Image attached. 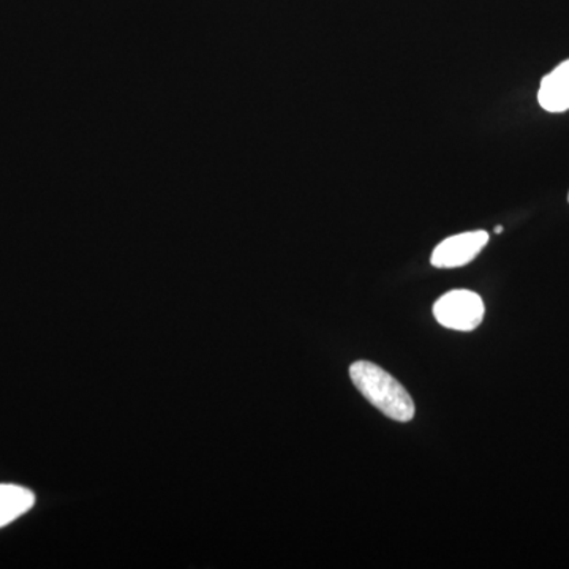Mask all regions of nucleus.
Listing matches in <instances>:
<instances>
[{"label": "nucleus", "mask_w": 569, "mask_h": 569, "mask_svg": "<svg viewBox=\"0 0 569 569\" xmlns=\"http://www.w3.org/2000/svg\"><path fill=\"white\" fill-rule=\"evenodd\" d=\"M36 505L31 490L17 485H0V529L9 526Z\"/></svg>", "instance_id": "5"}, {"label": "nucleus", "mask_w": 569, "mask_h": 569, "mask_svg": "<svg viewBox=\"0 0 569 569\" xmlns=\"http://www.w3.org/2000/svg\"><path fill=\"white\" fill-rule=\"evenodd\" d=\"M488 242L489 234L481 230L451 236L436 247L430 263L438 269L462 268L471 263Z\"/></svg>", "instance_id": "3"}, {"label": "nucleus", "mask_w": 569, "mask_h": 569, "mask_svg": "<svg viewBox=\"0 0 569 569\" xmlns=\"http://www.w3.org/2000/svg\"><path fill=\"white\" fill-rule=\"evenodd\" d=\"M350 378L358 391L385 417L408 422L415 417V403L406 388L381 367L358 361L350 367Z\"/></svg>", "instance_id": "1"}, {"label": "nucleus", "mask_w": 569, "mask_h": 569, "mask_svg": "<svg viewBox=\"0 0 569 569\" xmlns=\"http://www.w3.org/2000/svg\"><path fill=\"white\" fill-rule=\"evenodd\" d=\"M481 296L468 290H455L441 296L433 306L438 323L455 331H473L485 320Z\"/></svg>", "instance_id": "2"}, {"label": "nucleus", "mask_w": 569, "mask_h": 569, "mask_svg": "<svg viewBox=\"0 0 569 569\" xmlns=\"http://www.w3.org/2000/svg\"><path fill=\"white\" fill-rule=\"evenodd\" d=\"M501 231H503V227H497V228H496V233H497V234H500V233H501Z\"/></svg>", "instance_id": "6"}, {"label": "nucleus", "mask_w": 569, "mask_h": 569, "mask_svg": "<svg viewBox=\"0 0 569 569\" xmlns=\"http://www.w3.org/2000/svg\"><path fill=\"white\" fill-rule=\"evenodd\" d=\"M538 102L542 110L563 112L569 110V61L560 63L542 78Z\"/></svg>", "instance_id": "4"}, {"label": "nucleus", "mask_w": 569, "mask_h": 569, "mask_svg": "<svg viewBox=\"0 0 569 569\" xmlns=\"http://www.w3.org/2000/svg\"><path fill=\"white\" fill-rule=\"evenodd\" d=\"M568 201H569V194H568Z\"/></svg>", "instance_id": "7"}]
</instances>
